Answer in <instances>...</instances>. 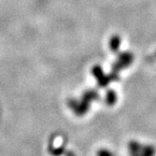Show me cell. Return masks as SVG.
<instances>
[{
  "label": "cell",
  "instance_id": "2",
  "mask_svg": "<svg viewBox=\"0 0 156 156\" xmlns=\"http://www.w3.org/2000/svg\"><path fill=\"white\" fill-rule=\"evenodd\" d=\"M92 100L90 98H88L86 95H82L81 100L80 101H77V100H69L68 102V106L72 110H74V112L78 116H82L86 113L89 108H90V104H91Z\"/></svg>",
  "mask_w": 156,
  "mask_h": 156
},
{
  "label": "cell",
  "instance_id": "3",
  "mask_svg": "<svg viewBox=\"0 0 156 156\" xmlns=\"http://www.w3.org/2000/svg\"><path fill=\"white\" fill-rule=\"evenodd\" d=\"M134 59V56L130 52H123L119 56V60L113 65V71L119 72L121 69L127 67Z\"/></svg>",
  "mask_w": 156,
  "mask_h": 156
},
{
  "label": "cell",
  "instance_id": "1",
  "mask_svg": "<svg viewBox=\"0 0 156 156\" xmlns=\"http://www.w3.org/2000/svg\"><path fill=\"white\" fill-rule=\"evenodd\" d=\"M130 156H155L156 149L152 145H144L136 140H131L128 144Z\"/></svg>",
  "mask_w": 156,
  "mask_h": 156
},
{
  "label": "cell",
  "instance_id": "9",
  "mask_svg": "<svg viewBox=\"0 0 156 156\" xmlns=\"http://www.w3.org/2000/svg\"><path fill=\"white\" fill-rule=\"evenodd\" d=\"M66 156H75V154L73 152H70V151H66Z\"/></svg>",
  "mask_w": 156,
  "mask_h": 156
},
{
  "label": "cell",
  "instance_id": "8",
  "mask_svg": "<svg viewBox=\"0 0 156 156\" xmlns=\"http://www.w3.org/2000/svg\"><path fill=\"white\" fill-rule=\"evenodd\" d=\"M64 149L63 148H50V152L51 153V155L53 156H60L64 153Z\"/></svg>",
  "mask_w": 156,
  "mask_h": 156
},
{
  "label": "cell",
  "instance_id": "4",
  "mask_svg": "<svg viewBox=\"0 0 156 156\" xmlns=\"http://www.w3.org/2000/svg\"><path fill=\"white\" fill-rule=\"evenodd\" d=\"M93 74L94 76L96 78L97 81H98V85L100 87H106L107 85L111 81L108 76H105L101 67L99 66H94L93 68Z\"/></svg>",
  "mask_w": 156,
  "mask_h": 156
},
{
  "label": "cell",
  "instance_id": "7",
  "mask_svg": "<svg viewBox=\"0 0 156 156\" xmlns=\"http://www.w3.org/2000/svg\"><path fill=\"white\" fill-rule=\"evenodd\" d=\"M97 156H115V154L113 153L111 151L107 150V149H100L97 151Z\"/></svg>",
  "mask_w": 156,
  "mask_h": 156
},
{
  "label": "cell",
  "instance_id": "5",
  "mask_svg": "<svg viewBox=\"0 0 156 156\" xmlns=\"http://www.w3.org/2000/svg\"><path fill=\"white\" fill-rule=\"evenodd\" d=\"M117 101V94L113 90H108L106 95V102L108 106H113Z\"/></svg>",
  "mask_w": 156,
  "mask_h": 156
},
{
  "label": "cell",
  "instance_id": "6",
  "mask_svg": "<svg viewBox=\"0 0 156 156\" xmlns=\"http://www.w3.org/2000/svg\"><path fill=\"white\" fill-rule=\"evenodd\" d=\"M119 47H120V38L115 37H113L110 41V48L112 51H118L119 50Z\"/></svg>",
  "mask_w": 156,
  "mask_h": 156
}]
</instances>
